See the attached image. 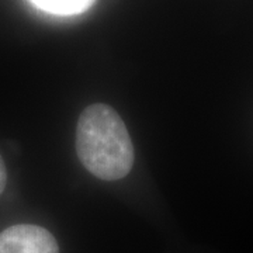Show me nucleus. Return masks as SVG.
<instances>
[{
  "label": "nucleus",
  "instance_id": "1",
  "mask_svg": "<svg viewBox=\"0 0 253 253\" xmlns=\"http://www.w3.org/2000/svg\"><path fill=\"white\" fill-rule=\"evenodd\" d=\"M76 152L83 166L101 180H118L134 165V145L118 113L107 104L86 107L76 128Z\"/></svg>",
  "mask_w": 253,
  "mask_h": 253
},
{
  "label": "nucleus",
  "instance_id": "2",
  "mask_svg": "<svg viewBox=\"0 0 253 253\" xmlns=\"http://www.w3.org/2000/svg\"><path fill=\"white\" fill-rule=\"evenodd\" d=\"M0 253H59V248L45 228L23 224L0 234Z\"/></svg>",
  "mask_w": 253,
  "mask_h": 253
},
{
  "label": "nucleus",
  "instance_id": "3",
  "mask_svg": "<svg viewBox=\"0 0 253 253\" xmlns=\"http://www.w3.org/2000/svg\"><path fill=\"white\" fill-rule=\"evenodd\" d=\"M36 7L51 14L72 16L91 7L94 0H30Z\"/></svg>",
  "mask_w": 253,
  "mask_h": 253
},
{
  "label": "nucleus",
  "instance_id": "4",
  "mask_svg": "<svg viewBox=\"0 0 253 253\" xmlns=\"http://www.w3.org/2000/svg\"><path fill=\"white\" fill-rule=\"evenodd\" d=\"M6 180H7V172H6L4 162L0 156V194L3 193V190L6 187Z\"/></svg>",
  "mask_w": 253,
  "mask_h": 253
}]
</instances>
